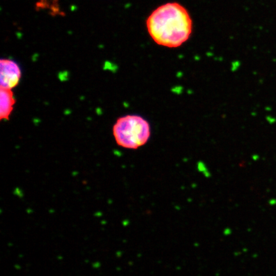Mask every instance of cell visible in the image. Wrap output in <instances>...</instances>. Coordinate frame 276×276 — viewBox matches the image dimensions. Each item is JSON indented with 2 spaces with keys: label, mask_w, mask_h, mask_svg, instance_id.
Returning a JSON list of instances; mask_svg holds the SVG:
<instances>
[{
  "label": "cell",
  "mask_w": 276,
  "mask_h": 276,
  "mask_svg": "<svg viewBox=\"0 0 276 276\" xmlns=\"http://www.w3.org/2000/svg\"><path fill=\"white\" fill-rule=\"evenodd\" d=\"M0 86L12 89L19 84L21 77L20 67L14 61L2 59L0 61Z\"/></svg>",
  "instance_id": "3957f363"
},
{
  "label": "cell",
  "mask_w": 276,
  "mask_h": 276,
  "mask_svg": "<svg viewBox=\"0 0 276 276\" xmlns=\"http://www.w3.org/2000/svg\"><path fill=\"white\" fill-rule=\"evenodd\" d=\"M113 133L118 146L136 150L148 141L151 135L147 120L138 115H127L118 118L113 128Z\"/></svg>",
  "instance_id": "7a4b0ae2"
},
{
  "label": "cell",
  "mask_w": 276,
  "mask_h": 276,
  "mask_svg": "<svg viewBox=\"0 0 276 276\" xmlns=\"http://www.w3.org/2000/svg\"><path fill=\"white\" fill-rule=\"evenodd\" d=\"M15 99L11 89L1 88L0 90V118L8 120L12 112Z\"/></svg>",
  "instance_id": "277c9868"
},
{
  "label": "cell",
  "mask_w": 276,
  "mask_h": 276,
  "mask_svg": "<svg viewBox=\"0 0 276 276\" xmlns=\"http://www.w3.org/2000/svg\"><path fill=\"white\" fill-rule=\"evenodd\" d=\"M149 35L157 44L169 48L181 46L190 38L192 20L180 3L170 2L158 6L146 20Z\"/></svg>",
  "instance_id": "6da1fadb"
}]
</instances>
